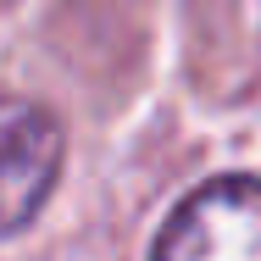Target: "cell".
I'll list each match as a JSON object with an SVG mask.
<instances>
[{
	"label": "cell",
	"mask_w": 261,
	"mask_h": 261,
	"mask_svg": "<svg viewBox=\"0 0 261 261\" xmlns=\"http://www.w3.org/2000/svg\"><path fill=\"white\" fill-rule=\"evenodd\" d=\"M150 261H261V178L228 172L178 200Z\"/></svg>",
	"instance_id": "cell-1"
},
{
	"label": "cell",
	"mask_w": 261,
	"mask_h": 261,
	"mask_svg": "<svg viewBox=\"0 0 261 261\" xmlns=\"http://www.w3.org/2000/svg\"><path fill=\"white\" fill-rule=\"evenodd\" d=\"M61 172V122L45 106L17 100L6 111V233H22L50 200Z\"/></svg>",
	"instance_id": "cell-2"
}]
</instances>
